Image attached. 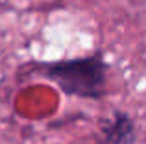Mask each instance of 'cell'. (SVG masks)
<instances>
[{
  "label": "cell",
  "mask_w": 146,
  "mask_h": 144,
  "mask_svg": "<svg viewBox=\"0 0 146 144\" xmlns=\"http://www.w3.org/2000/svg\"><path fill=\"white\" fill-rule=\"evenodd\" d=\"M22 70L28 76H41L54 81L67 96L100 100L106 94L107 63L102 52L74 59L32 63V65H24Z\"/></svg>",
  "instance_id": "6da1fadb"
},
{
  "label": "cell",
  "mask_w": 146,
  "mask_h": 144,
  "mask_svg": "<svg viewBox=\"0 0 146 144\" xmlns=\"http://www.w3.org/2000/svg\"><path fill=\"white\" fill-rule=\"evenodd\" d=\"M137 126L126 111H113L98 122L96 144H135Z\"/></svg>",
  "instance_id": "7a4b0ae2"
}]
</instances>
